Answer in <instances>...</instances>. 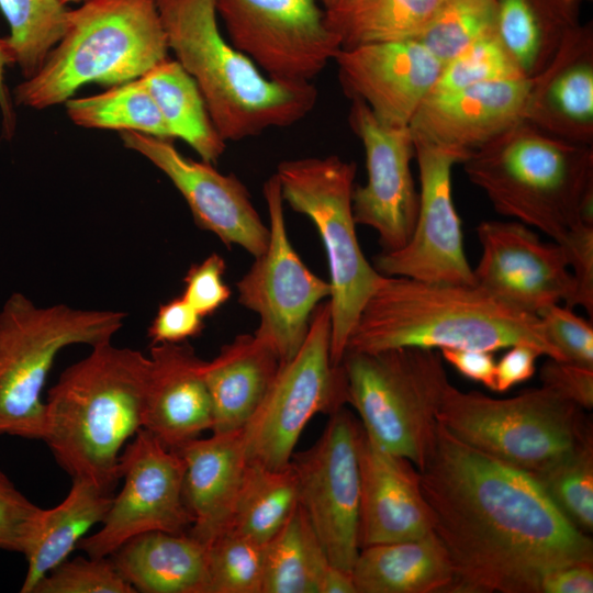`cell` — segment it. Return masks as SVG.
<instances>
[{"label":"cell","mask_w":593,"mask_h":593,"mask_svg":"<svg viewBox=\"0 0 593 593\" xmlns=\"http://www.w3.org/2000/svg\"><path fill=\"white\" fill-rule=\"evenodd\" d=\"M280 361L255 334H240L204 363L213 409L212 433L242 429L266 396Z\"/></svg>","instance_id":"26"},{"label":"cell","mask_w":593,"mask_h":593,"mask_svg":"<svg viewBox=\"0 0 593 593\" xmlns=\"http://www.w3.org/2000/svg\"><path fill=\"white\" fill-rule=\"evenodd\" d=\"M227 40L269 79L310 83L342 49L320 0H215Z\"/></svg>","instance_id":"13"},{"label":"cell","mask_w":593,"mask_h":593,"mask_svg":"<svg viewBox=\"0 0 593 593\" xmlns=\"http://www.w3.org/2000/svg\"><path fill=\"white\" fill-rule=\"evenodd\" d=\"M10 35L5 41L24 79L34 76L63 37L69 8L61 0H0Z\"/></svg>","instance_id":"36"},{"label":"cell","mask_w":593,"mask_h":593,"mask_svg":"<svg viewBox=\"0 0 593 593\" xmlns=\"http://www.w3.org/2000/svg\"><path fill=\"white\" fill-rule=\"evenodd\" d=\"M580 0H495L496 35L526 78L539 75L580 24Z\"/></svg>","instance_id":"30"},{"label":"cell","mask_w":593,"mask_h":593,"mask_svg":"<svg viewBox=\"0 0 593 593\" xmlns=\"http://www.w3.org/2000/svg\"><path fill=\"white\" fill-rule=\"evenodd\" d=\"M518 78L526 77L504 48L496 32H493L477 40L445 64L428 96Z\"/></svg>","instance_id":"40"},{"label":"cell","mask_w":593,"mask_h":593,"mask_svg":"<svg viewBox=\"0 0 593 593\" xmlns=\"http://www.w3.org/2000/svg\"><path fill=\"white\" fill-rule=\"evenodd\" d=\"M495 27V0H443L416 40L444 66Z\"/></svg>","instance_id":"38"},{"label":"cell","mask_w":593,"mask_h":593,"mask_svg":"<svg viewBox=\"0 0 593 593\" xmlns=\"http://www.w3.org/2000/svg\"><path fill=\"white\" fill-rule=\"evenodd\" d=\"M44 64L14 89L16 104L43 110L88 83L118 86L168 58L157 0H86Z\"/></svg>","instance_id":"6"},{"label":"cell","mask_w":593,"mask_h":593,"mask_svg":"<svg viewBox=\"0 0 593 593\" xmlns=\"http://www.w3.org/2000/svg\"><path fill=\"white\" fill-rule=\"evenodd\" d=\"M580 1L582 2V1H584V0H580ZM586 1H589V0H586Z\"/></svg>","instance_id":"55"},{"label":"cell","mask_w":593,"mask_h":593,"mask_svg":"<svg viewBox=\"0 0 593 593\" xmlns=\"http://www.w3.org/2000/svg\"><path fill=\"white\" fill-rule=\"evenodd\" d=\"M329 564L321 540L299 504L265 544L262 593H318Z\"/></svg>","instance_id":"34"},{"label":"cell","mask_w":593,"mask_h":593,"mask_svg":"<svg viewBox=\"0 0 593 593\" xmlns=\"http://www.w3.org/2000/svg\"><path fill=\"white\" fill-rule=\"evenodd\" d=\"M475 231L482 251L474 286L536 315L561 301L571 309L575 283L560 244L542 242L518 221H483Z\"/></svg>","instance_id":"18"},{"label":"cell","mask_w":593,"mask_h":593,"mask_svg":"<svg viewBox=\"0 0 593 593\" xmlns=\"http://www.w3.org/2000/svg\"><path fill=\"white\" fill-rule=\"evenodd\" d=\"M334 61L344 93L390 126H409L443 65L417 41L342 48Z\"/></svg>","instance_id":"20"},{"label":"cell","mask_w":593,"mask_h":593,"mask_svg":"<svg viewBox=\"0 0 593 593\" xmlns=\"http://www.w3.org/2000/svg\"><path fill=\"white\" fill-rule=\"evenodd\" d=\"M40 507L0 471V549L20 552L30 521Z\"/></svg>","instance_id":"45"},{"label":"cell","mask_w":593,"mask_h":593,"mask_svg":"<svg viewBox=\"0 0 593 593\" xmlns=\"http://www.w3.org/2000/svg\"><path fill=\"white\" fill-rule=\"evenodd\" d=\"M318 593H357L351 571L331 563L322 577Z\"/></svg>","instance_id":"52"},{"label":"cell","mask_w":593,"mask_h":593,"mask_svg":"<svg viewBox=\"0 0 593 593\" xmlns=\"http://www.w3.org/2000/svg\"><path fill=\"white\" fill-rule=\"evenodd\" d=\"M348 122L363 146L367 169L366 183L353 190L355 222L378 233L382 251L398 250L410 240L419 206L411 131L383 124L358 100H351Z\"/></svg>","instance_id":"17"},{"label":"cell","mask_w":593,"mask_h":593,"mask_svg":"<svg viewBox=\"0 0 593 593\" xmlns=\"http://www.w3.org/2000/svg\"><path fill=\"white\" fill-rule=\"evenodd\" d=\"M582 411L542 385L495 399L449 384L437 421L465 444L532 475L593 435Z\"/></svg>","instance_id":"10"},{"label":"cell","mask_w":593,"mask_h":593,"mask_svg":"<svg viewBox=\"0 0 593 593\" xmlns=\"http://www.w3.org/2000/svg\"><path fill=\"white\" fill-rule=\"evenodd\" d=\"M109 557L135 592L206 593L208 545L188 532L144 533Z\"/></svg>","instance_id":"27"},{"label":"cell","mask_w":593,"mask_h":593,"mask_svg":"<svg viewBox=\"0 0 593 593\" xmlns=\"http://www.w3.org/2000/svg\"><path fill=\"white\" fill-rule=\"evenodd\" d=\"M11 64H14L13 54L5 38H0V111L5 137H11L15 128V114L4 83V69Z\"/></svg>","instance_id":"51"},{"label":"cell","mask_w":593,"mask_h":593,"mask_svg":"<svg viewBox=\"0 0 593 593\" xmlns=\"http://www.w3.org/2000/svg\"><path fill=\"white\" fill-rule=\"evenodd\" d=\"M560 513L579 530H593V435L571 452L532 474Z\"/></svg>","instance_id":"37"},{"label":"cell","mask_w":593,"mask_h":593,"mask_svg":"<svg viewBox=\"0 0 593 593\" xmlns=\"http://www.w3.org/2000/svg\"><path fill=\"white\" fill-rule=\"evenodd\" d=\"M524 121L580 145H593V31L580 25L536 77Z\"/></svg>","instance_id":"24"},{"label":"cell","mask_w":593,"mask_h":593,"mask_svg":"<svg viewBox=\"0 0 593 593\" xmlns=\"http://www.w3.org/2000/svg\"><path fill=\"white\" fill-rule=\"evenodd\" d=\"M532 83L518 78L428 96L410 122L413 141L457 152L465 161L524 120Z\"/></svg>","instance_id":"21"},{"label":"cell","mask_w":593,"mask_h":593,"mask_svg":"<svg viewBox=\"0 0 593 593\" xmlns=\"http://www.w3.org/2000/svg\"><path fill=\"white\" fill-rule=\"evenodd\" d=\"M86 0H61V2H64L65 4H68V3H81Z\"/></svg>","instance_id":"54"},{"label":"cell","mask_w":593,"mask_h":593,"mask_svg":"<svg viewBox=\"0 0 593 593\" xmlns=\"http://www.w3.org/2000/svg\"><path fill=\"white\" fill-rule=\"evenodd\" d=\"M562 246L575 283L571 309L582 306L593 314V225L580 224L558 243Z\"/></svg>","instance_id":"44"},{"label":"cell","mask_w":593,"mask_h":593,"mask_svg":"<svg viewBox=\"0 0 593 593\" xmlns=\"http://www.w3.org/2000/svg\"><path fill=\"white\" fill-rule=\"evenodd\" d=\"M203 327V317L179 295L159 306L147 334L152 345L177 344L199 336Z\"/></svg>","instance_id":"47"},{"label":"cell","mask_w":593,"mask_h":593,"mask_svg":"<svg viewBox=\"0 0 593 593\" xmlns=\"http://www.w3.org/2000/svg\"><path fill=\"white\" fill-rule=\"evenodd\" d=\"M112 497L92 482L75 478L58 505L37 510L22 542L27 568L21 593H33L48 572L68 559L92 527L102 523Z\"/></svg>","instance_id":"28"},{"label":"cell","mask_w":593,"mask_h":593,"mask_svg":"<svg viewBox=\"0 0 593 593\" xmlns=\"http://www.w3.org/2000/svg\"><path fill=\"white\" fill-rule=\"evenodd\" d=\"M422 493L450 558V593H540L551 571L593 563L592 538L537 481L455 437L438 423L419 470Z\"/></svg>","instance_id":"1"},{"label":"cell","mask_w":593,"mask_h":593,"mask_svg":"<svg viewBox=\"0 0 593 593\" xmlns=\"http://www.w3.org/2000/svg\"><path fill=\"white\" fill-rule=\"evenodd\" d=\"M544 356L529 345H514L495 362V392H506L512 387L530 379L536 370V360Z\"/></svg>","instance_id":"48"},{"label":"cell","mask_w":593,"mask_h":593,"mask_svg":"<svg viewBox=\"0 0 593 593\" xmlns=\"http://www.w3.org/2000/svg\"><path fill=\"white\" fill-rule=\"evenodd\" d=\"M413 142L421 181L414 231L402 248L379 254L374 268L387 277L474 286L451 192V169L463 157L450 149Z\"/></svg>","instance_id":"16"},{"label":"cell","mask_w":593,"mask_h":593,"mask_svg":"<svg viewBox=\"0 0 593 593\" xmlns=\"http://www.w3.org/2000/svg\"><path fill=\"white\" fill-rule=\"evenodd\" d=\"M65 107L70 121L81 127L132 131L174 139L142 78L94 96L70 98Z\"/></svg>","instance_id":"35"},{"label":"cell","mask_w":593,"mask_h":593,"mask_svg":"<svg viewBox=\"0 0 593 593\" xmlns=\"http://www.w3.org/2000/svg\"><path fill=\"white\" fill-rule=\"evenodd\" d=\"M461 164L499 214L557 243L580 224L593 225V146L551 136L522 120Z\"/></svg>","instance_id":"5"},{"label":"cell","mask_w":593,"mask_h":593,"mask_svg":"<svg viewBox=\"0 0 593 593\" xmlns=\"http://www.w3.org/2000/svg\"><path fill=\"white\" fill-rule=\"evenodd\" d=\"M361 424L344 406L317 441L293 454L299 504L332 564L351 571L359 553Z\"/></svg>","instance_id":"14"},{"label":"cell","mask_w":593,"mask_h":593,"mask_svg":"<svg viewBox=\"0 0 593 593\" xmlns=\"http://www.w3.org/2000/svg\"><path fill=\"white\" fill-rule=\"evenodd\" d=\"M149 357L116 347H92L66 368L45 400L42 440L71 477L112 494L125 445L143 428Z\"/></svg>","instance_id":"3"},{"label":"cell","mask_w":593,"mask_h":593,"mask_svg":"<svg viewBox=\"0 0 593 593\" xmlns=\"http://www.w3.org/2000/svg\"><path fill=\"white\" fill-rule=\"evenodd\" d=\"M514 345H529L564 361L538 315L512 307L477 286L384 276L361 310L346 351L421 347L493 353Z\"/></svg>","instance_id":"2"},{"label":"cell","mask_w":593,"mask_h":593,"mask_svg":"<svg viewBox=\"0 0 593 593\" xmlns=\"http://www.w3.org/2000/svg\"><path fill=\"white\" fill-rule=\"evenodd\" d=\"M169 51L197 82L225 142L289 127L315 107L310 83L266 77L219 26L215 0H157Z\"/></svg>","instance_id":"4"},{"label":"cell","mask_w":593,"mask_h":593,"mask_svg":"<svg viewBox=\"0 0 593 593\" xmlns=\"http://www.w3.org/2000/svg\"><path fill=\"white\" fill-rule=\"evenodd\" d=\"M541 385L583 410L593 407V367L548 357L540 369Z\"/></svg>","instance_id":"46"},{"label":"cell","mask_w":593,"mask_h":593,"mask_svg":"<svg viewBox=\"0 0 593 593\" xmlns=\"http://www.w3.org/2000/svg\"><path fill=\"white\" fill-rule=\"evenodd\" d=\"M141 78L172 138L186 142L201 160L215 164L227 142L216 130L194 79L176 59L169 57Z\"/></svg>","instance_id":"31"},{"label":"cell","mask_w":593,"mask_h":593,"mask_svg":"<svg viewBox=\"0 0 593 593\" xmlns=\"http://www.w3.org/2000/svg\"><path fill=\"white\" fill-rule=\"evenodd\" d=\"M275 175L283 201L312 221L324 245L331 360L339 366L361 310L384 277L366 259L357 237L351 199L356 164L336 155L288 159L278 164Z\"/></svg>","instance_id":"9"},{"label":"cell","mask_w":593,"mask_h":593,"mask_svg":"<svg viewBox=\"0 0 593 593\" xmlns=\"http://www.w3.org/2000/svg\"><path fill=\"white\" fill-rule=\"evenodd\" d=\"M443 0H342L325 21L342 48L416 40Z\"/></svg>","instance_id":"32"},{"label":"cell","mask_w":593,"mask_h":593,"mask_svg":"<svg viewBox=\"0 0 593 593\" xmlns=\"http://www.w3.org/2000/svg\"><path fill=\"white\" fill-rule=\"evenodd\" d=\"M125 317L119 311L37 306L12 293L0 311V435L42 440V393L57 355L70 345L110 342Z\"/></svg>","instance_id":"7"},{"label":"cell","mask_w":593,"mask_h":593,"mask_svg":"<svg viewBox=\"0 0 593 593\" xmlns=\"http://www.w3.org/2000/svg\"><path fill=\"white\" fill-rule=\"evenodd\" d=\"M362 427V426H361ZM359 547L421 538L434 532L418 469L361 429Z\"/></svg>","instance_id":"22"},{"label":"cell","mask_w":593,"mask_h":593,"mask_svg":"<svg viewBox=\"0 0 593 593\" xmlns=\"http://www.w3.org/2000/svg\"><path fill=\"white\" fill-rule=\"evenodd\" d=\"M351 574L357 593H450L455 582L448 552L434 532L361 548Z\"/></svg>","instance_id":"29"},{"label":"cell","mask_w":593,"mask_h":593,"mask_svg":"<svg viewBox=\"0 0 593 593\" xmlns=\"http://www.w3.org/2000/svg\"><path fill=\"white\" fill-rule=\"evenodd\" d=\"M593 563H575L549 572L542 580L540 593H592Z\"/></svg>","instance_id":"50"},{"label":"cell","mask_w":593,"mask_h":593,"mask_svg":"<svg viewBox=\"0 0 593 593\" xmlns=\"http://www.w3.org/2000/svg\"><path fill=\"white\" fill-rule=\"evenodd\" d=\"M226 264L223 257L211 254L188 269L182 298L203 318L214 314L231 298V289L224 282Z\"/></svg>","instance_id":"43"},{"label":"cell","mask_w":593,"mask_h":593,"mask_svg":"<svg viewBox=\"0 0 593 593\" xmlns=\"http://www.w3.org/2000/svg\"><path fill=\"white\" fill-rule=\"evenodd\" d=\"M204 363L187 342L150 347L143 428L171 450L212 429Z\"/></svg>","instance_id":"23"},{"label":"cell","mask_w":593,"mask_h":593,"mask_svg":"<svg viewBox=\"0 0 593 593\" xmlns=\"http://www.w3.org/2000/svg\"><path fill=\"white\" fill-rule=\"evenodd\" d=\"M348 402L342 363L331 360L329 302L315 309L299 351L279 370L259 407L243 427L247 458L269 468L289 466L295 445L318 414Z\"/></svg>","instance_id":"11"},{"label":"cell","mask_w":593,"mask_h":593,"mask_svg":"<svg viewBox=\"0 0 593 593\" xmlns=\"http://www.w3.org/2000/svg\"><path fill=\"white\" fill-rule=\"evenodd\" d=\"M440 356L459 373L494 391L495 361L492 353L477 349L441 348Z\"/></svg>","instance_id":"49"},{"label":"cell","mask_w":593,"mask_h":593,"mask_svg":"<svg viewBox=\"0 0 593 593\" xmlns=\"http://www.w3.org/2000/svg\"><path fill=\"white\" fill-rule=\"evenodd\" d=\"M33 593H135L110 557L66 559L48 572Z\"/></svg>","instance_id":"41"},{"label":"cell","mask_w":593,"mask_h":593,"mask_svg":"<svg viewBox=\"0 0 593 593\" xmlns=\"http://www.w3.org/2000/svg\"><path fill=\"white\" fill-rule=\"evenodd\" d=\"M181 456L146 429H139L120 457L123 485L112 497L99 530L78 549L89 557H109L126 540L148 532L186 533L192 516L183 495Z\"/></svg>","instance_id":"15"},{"label":"cell","mask_w":593,"mask_h":593,"mask_svg":"<svg viewBox=\"0 0 593 593\" xmlns=\"http://www.w3.org/2000/svg\"><path fill=\"white\" fill-rule=\"evenodd\" d=\"M262 193L269 215L268 246L237 282V291L239 303L259 317L254 334L275 350L281 365L301 348L315 309L331 295V286L294 250L275 174L264 183Z\"/></svg>","instance_id":"12"},{"label":"cell","mask_w":593,"mask_h":593,"mask_svg":"<svg viewBox=\"0 0 593 593\" xmlns=\"http://www.w3.org/2000/svg\"><path fill=\"white\" fill-rule=\"evenodd\" d=\"M548 340L564 361L593 367L592 323L568 306L550 305L538 313Z\"/></svg>","instance_id":"42"},{"label":"cell","mask_w":593,"mask_h":593,"mask_svg":"<svg viewBox=\"0 0 593 593\" xmlns=\"http://www.w3.org/2000/svg\"><path fill=\"white\" fill-rule=\"evenodd\" d=\"M298 506V479L291 462L269 468L248 460L225 529L266 544Z\"/></svg>","instance_id":"33"},{"label":"cell","mask_w":593,"mask_h":593,"mask_svg":"<svg viewBox=\"0 0 593 593\" xmlns=\"http://www.w3.org/2000/svg\"><path fill=\"white\" fill-rule=\"evenodd\" d=\"M121 139L126 148L144 156L167 176L200 228L254 257L266 250L269 227L235 175L222 174L213 164L183 156L170 139L132 131L121 132Z\"/></svg>","instance_id":"19"},{"label":"cell","mask_w":593,"mask_h":593,"mask_svg":"<svg viewBox=\"0 0 593 593\" xmlns=\"http://www.w3.org/2000/svg\"><path fill=\"white\" fill-rule=\"evenodd\" d=\"M342 366L347 403L359 414L363 432L419 471L433 451L437 413L450 384L439 351L421 347L346 351Z\"/></svg>","instance_id":"8"},{"label":"cell","mask_w":593,"mask_h":593,"mask_svg":"<svg viewBox=\"0 0 593 593\" xmlns=\"http://www.w3.org/2000/svg\"><path fill=\"white\" fill-rule=\"evenodd\" d=\"M175 451L184 462L183 495L193 519L188 533L208 545L227 527L248 463L243 428L195 438Z\"/></svg>","instance_id":"25"},{"label":"cell","mask_w":593,"mask_h":593,"mask_svg":"<svg viewBox=\"0 0 593 593\" xmlns=\"http://www.w3.org/2000/svg\"><path fill=\"white\" fill-rule=\"evenodd\" d=\"M265 544L224 529L208 544L206 593H262Z\"/></svg>","instance_id":"39"},{"label":"cell","mask_w":593,"mask_h":593,"mask_svg":"<svg viewBox=\"0 0 593 593\" xmlns=\"http://www.w3.org/2000/svg\"><path fill=\"white\" fill-rule=\"evenodd\" d=\"M342 0H320V2L322 3V5L327 9V8H331L337 3H339Z\"/></svg>","instance_id":"53"}]
</instances>
